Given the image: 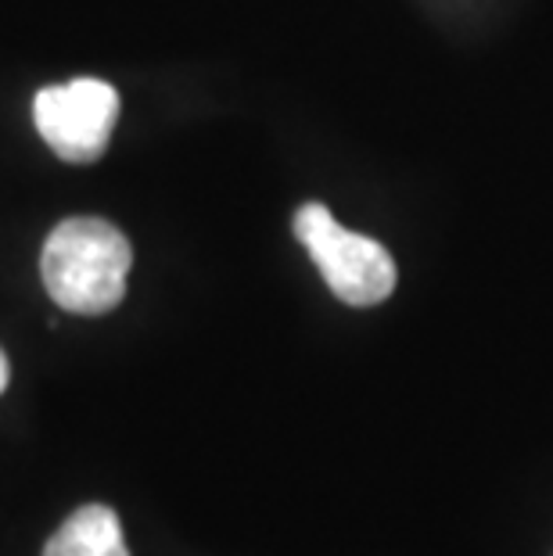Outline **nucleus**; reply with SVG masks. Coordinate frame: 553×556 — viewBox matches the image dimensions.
<instances>
[{"mask_svg":"<svg viewBox=\"0 0 553 556\" xmlns=\"http://www.w3.org/2000/svg\"><path fill=\"white\" fill-rule=\"evenodd\" d=\"M134 248L109 219L76 216L47 233L40 274L58 309L76 316L112 313L126 294Z\"/></svg>","mask_w":553,"mask_h":556,"instance_id":"1","label":"nucleus"},{"mask_svg":"<svg viewBox=\"0 0 553 556\" xmlns=\"http://www.w3.org/2000/svg\"><path fill=\"white\" fill-rule=\"evenodd\" d=\"M296 238L345 305H378L395 288V263L378 241L345 230L321 201L299 208Z\"/></svg>","mask_w":553,"mask_h":556,"instance_id":"2","label":"nucleus"},{"mask_svg":"<svg viewBox=\"0 0 553 556\" xmlns=\"http://www.w3.org/2000/svg\"><path fill=\"white\" fill-rule=\"evenodd\" d=\"M120 93L104 79H73L62 87H43L33 101V123L58 159L90 165L109 151Z\"/></svg>","mask_w":553,"mask_h":556,"instance_id":"3","label":"nucleus"},{"mask_svg":"<svg viewBox=\"0 0 553 556\" xmlns=\"http://www.w3.org/2000/svg\"><path fill=\"white\" fill-rule=\"evenodd\" d=\"M43 556H129L123 542V525L112 506L90 503L65 520L47 539Z\"/></svg>","mask_w":553,"mask_h":556,"instance_id":"4","label":"nucleus"},{"mask_svg":"<svg viewBox=\"0 0 553 556\" xmlns=\"http://www.w3.org/2000/svg\"><path fill=\"white\" fill-rule=\"evenodd\" d=\"M8 377H11V366H8L4 349H0V395H4V388H8Z\"/></svg>","mask_w":553,"mask_h":556,"instance_id":"5","label":"nucleus"}]
</instances>
